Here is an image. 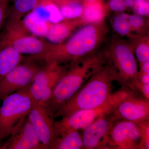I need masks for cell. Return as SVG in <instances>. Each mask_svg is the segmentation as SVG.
I'll return each instance as SVG.
<instances>
[{"instance_id": "obj_23", "label": "cell", "mask_w": 149, "mask_h": 149, "mask_svg": "<svg viewBox=\"0 0 149 149\" xmlns=\"http://www.w3.org/2000/svg\"><path fill=\"white\" fill-rule=\"evenodd\" d=\"M112 20V27L117 34L122 37H128L131 34L130 15L125 12L119 13Z\"/></svg>"}, {"instance_id": "obj_4", "label": "cell", "mask_w": 149, "mask_h": 149, "mask_svg": "<svg viewBox=\"0 0 149 149\" xmlns=\"http://www.w3.org/2000/svg\"><path fill=\"white\" fill-rule=\"evenodd\" d=\"M28 86L2 101L0 107V143L11 135L32 109L34 101L29 94Z\"/></svg>"}, {"instance_id": "obj_16", "label": "cell", "mask_w": 149, "mask_h": 149, "mask_svg": "<svg viewBox=\"0 0 149 149\" xmlns=\"http://www.w3.org/2000/svg\"><path fill=\"white\" fill-rule=\"evenodd\" d=\"M108 13L104 1L85 3H83V13L80 18L84 25L100 23L104 21Z\"/></svg>"}, {"instance_id": "obj_33", "label": "cell", "mask_w": 149, "mask_h": 149, "mask_svg": "<svg viewBox=\"0 0 149 149\" xmlns=\"http://www.w3.org/2000/svg\"><path fill=\"white\" fill-rule=\"evenodd\" d=\"M83 3H85L94 2L99 1H104V0H80Z\"/></svg>"}, {"instance_id": "obj_10", "label": "cell", "mask_w": 149, "mask_h": 149, "mask_svg": "<svg viewBox=\"0 0 149 149\" xmlns=\"http://www.w3.org/2000/svg\"><path fill=\"white\" fill-rule=\"evenodd\" d=\"M141 136V123L115 121L109 133L107 149H140Z\"/></svg>"}, {"instance_id": "obj_26", "label": "cell", "mask_w": 149, "mask_h": 149, "mask_svg": "<svg viewBox=\"0 0 149 149\" xmlns=\"http://www.w3.org/2000/svg\"><path fill=\"white\" fill-rule=\"evenodd\" d=\"M133 6L131 9L134 13L149 17V0H132Z\"/></svg>"}, {"instance_id": "obj_28", "label": "cell", "mask_w": 149, "mask_h": 149, "mask_svg": "<svg viewBox=\"0 0 149 149\" xmlns=\"http://www.w3.org/2000/svg\"><path fill=\"white\" fill-rule=\"evenodd\" d=\"M8 1V0H0V34L7 15Z\"/></svg>"}, {"instance_id": "obj_7", "label": "cell", "mask_w": 149, "mask_h": 149, "mask_svg": "<svg viewBox=\"0 0 149 149\" xmlns=\"http://www.w3.org/2000/svg\"><path fill=\"white\" fill-rule=\"evenodd\" d=\"M125 95L124 91L112 95L105 104L96 108L80 110L62 117L61 120L54 121L56 138L70 129L84 130L97 119L112 112L114 107Z\"/></svg>"}, {"instance_id": "obj_11", "label": "cell", "mask_w": 149, "mask_h": 149, "mask_svg": "<svg viewBox=\"0 0 149 149\" xmlns=\"http://www.w3.org/2000/svg\"><path fill=\"white\" fill-rule=\"evenodd\" d=\"M115 120L140 123L149 120V101L128 92L116 103L112 112Z\"/></svg>"}, {"instance_id": "obj_20", "label": "cell", "mask_w": 149, "mask_h": 149, "mask_svg": "<svg viewBox=\"0 0 149 149\" xmlns=\"http://www.w3.org/2000/svg\"><path fill=\"white\" fill-rule=\"evenodd\" d=\"M22 23L28 32L41 37H46L52 24L43 20L32 11L25 15Z\"/></svg>"}, {"instance_id": "obj_27", "label": "cell", "mask_w": 149, "mask_h": 149, "mask_svg": "<svg viewBox=\"0 0 149 149\" xmlns=\"http://www.w3.org/2000/svg\"><path fill=\"white\" fill-rule=\"evenodd\" d=\"M141 123L142 128V136L140 149H149V122L146 120Z\"/></svg>"}, {"instance_id": "obj_35", "label": "cell", "mask_w": 149, "mask_h": 149, "mask_svg": "<svg viewBox=\"0 0 149 149\" xmlns=\"http://www.w3.org/2000/svg\"><path fill=\"white\" fill-rule=\"evenodd\" d=\"M8 1H9V0H8Z\"/></svg>"}, {"instance_id": "obj_6", "label": "cell", "mask_w": 149, "mask_h": 149, "mask_svg": "<svg viewBox=\"0 0 149 149\" xmlns=\"http://www.w3.org/2000/svg\"><path fill=\"white\" fill-rule=\"evenodd\" d=\"M5 24V29L0 34V49L10 46L21 54L38 55L45 53L52 45L49 42L27 35L22 22Z\"/></svg>"}, {"instance_id": "obj_22", "label": "cell", "mask_w": 149, "mask_h": 149, "mask_svg": "<svg viewBox=\"0 0 149 149\" xmlns=\"http://www.w3.org/2000/svg\"><path fill=\"white\" fill-rule=\"evenodd\" d=\"M58 6L64 19L80 18L83 13V4L80 0H66Z\"/></svg>"}, {"instance_id": "obj_34", "label": "cell", "mask_w": 149, "mask_h": 149, "mask_svg": "<svg viewBox=\"0 0 149 149\" xmlns=\"http://www.w3.org/2000/svg\"><path fill=\"white\" fill-rule=\"evenodd\" d=\"M107 1H110V0H107Z\"/></svg>"}, {"instance_id": "obj_1", "label": "cell", "mask_w": 149, "mask_h": 149, "mask_svg": "<svg viewBox=\"0 0 149 149\" xmlns=\"http://www.w3.org/2000/svg\"><path fill=\"white\" fill-rule=\"evenodd\" d=\"M108 33L105 20L85 24L65 42L52 44L45 53L31 56L45 64H74L95 53L106 40Z\"/></svg>"}, {"instance_id": "obj_2", "label": "cell", "mask_w": 149, "mask_h": 149, "mask_svg": "<svg viewBox=\"0 0 149 149\" xmlns=\"http://www.w3.org/2000/svg\"><path fill=\"white\" fill-rule=\"evenodd\" d=\"M116 72L107 61L93 73L81 88L59 109L54 118L64 117L80 110L96 108L110 99Z\"/></svg>"}, {"instance_id": "obj_12", "label": "cell", "mask_w": 149, "mask_h": 149, "mask_svg": "<svg viewBox=\"0 0 149 149\" xmlns=\"http://www.w3.org/2000/svg\"><path fill=\"white\" fill-rule=\"evenodd\" d=\"M27 117L39 138L41 149H49L56 138L53 118L45 107L34 101Z\"/></svg>"}, {"instance_id": "obj_3", "label": "cell", "mask_w": 149, "mask_h": 149, "mask_svg": "<svg viewBox=\"0 0 149 149\" xmlns=\"http://www.w3.org/2000/svg\"><path fill=\"white\" fill-rule=\"evenodd\" d=\"M107 62L105 52H95L70 65L56 85L50 98L42 104L46 107L51 116L54 118L59 109Z\"/></svg>"}, {"instance_id": "obj_24", "label": "cell", "mask_w": 149, "mask_h": 149, "mask_svg": "<svg viewBox=\"0 0 149 149\" xmlns=\"http://www.w3.org/2000/svg\"><path fill=\"white\" fill-rule=\"evenodd\" d=\"M148 17L134 13L130 15L129 21L131 33L144 35L149 34Z\"/></svg>"}, {"instance_id": "obj_30", "label": "cell", "mask_w": 149, "mask_h": 149, "mask_svg": "<svg viewBox=\"0 0 149 149\" xmlns=\"http://www.w3.org/2000/svg\"><path fill=\"white\" fill-rule=\"evenodd\" d=\"M138 80L143 84H149V74L139 72Z\"/></svg>"}, {"instance_id": "obj_9", "label": "cell", "mask_w": 149, "mask_h": 149, "mask_svg": "<svg viewBox=\"0 0 149 149\" xmlns=\"http://www.w3.org/2000/svg\"><path fill=\"white\" fill-rule=\"evenodd\" d=\"M41 61L29 56L22 64H19L0 80V101L7 96L27 87L34 77L45 65Z\"/></svg>"}, {"instance_id": "obj_21", "label": "cell", "mask_w": 149, "mask_h": 149, "mask_svg": "<svg viewBox=\"0 0 149 149\" xmlns=\"http://www.w3.org/2000/svg\"><path fill=\"white\" fill-rule=\"evenodd\" d=\"M12 9L8 11L6 22L20 21L25 14L30 12L37 6L38 0H14Z\"/></svg>"}, {"instance_id": "obj_15", "label": "cell", "mask_w": 149, "mask_h": 149, "mask_svg": "<svg viewBox=\"0 0 149 149\" xmlns=\"http://www.w3.org/2000/svg\"><path fill=\"white\" fill-rule=\"evenodd\" d=\"M84 25L80 18L64 19L51 24L46 37L52 44H59L64 42L77 27Z\"/></svg>"}, {"instance_id": "obj_29", "label": "cell", "mask_w": 149, "mask_h": 149, "mask_svg": "<svg viewBox=\"0 0 149 149\" xmlns=\"http://www.w3.org/2000/svg\"><path fill=\"white\" fill-rule=\"evenodd\" d=\"M134 88L138 89L143 94L145 98L149 100V84H143L138 79L134 83Z\"/></svg>"}, {"instance_id": "obj_13", "label": "cell", "mask_w": 149, "mask_h": 149, "mask_svg": "<svg viewBox=\"0 0 149 149\" xmlns=\"http://www.w3.org/2000/svg\"><path fill=\"white\" fill-rule=\"evenodd\" d=\"M115 121L112 112L104 115L84 129L83 149H107L109 133Z\"/></svg>"}, {"instance_id": "obj_5", "label": "cell", "mask_w": 149, "mask_h": 149, "mask_svg": "<svg viewBox=\"0 0 149 149\" xmlns=\"http://www.w3.org/2000/svg\"><path fill=\"white\" fill-rule=\"evenodd\" d=\"M105 53L107 61L116 72V81L124 87L134 88L139 71L133 48L129 42L115 40Z\"/></svg>"}, {"instance_id": "obj_32", "label": "cell", "mask_w": 149, "mask_h": 149, "mask_svg": "<svg viewBox=\"0 0 149 149\" xmlns=\"http://www.w3.org/2000/svg\"><path fill=\"white\" fill-rule=\"evenodd\" d=\"M49 1L54 3L57 5L58 6L60 4L62 3H63V2L66 1V0H49Z\"/></svg>"}, {"instance_id": "obj_17", "label": "cell", "mask_w": 149, "mask_h": 149, "mask_svg": "<svg viewBox=\"0 0 149 149\" xmlns=\"http://www.w3.org/2000/svg\"><path fill=\"white\" fill-rule=\"evenodd\" d=\"M22 56L12 47L7 46L0 49V80L20 64Z\"/></svg>"}, {"instance_id": "obj_19", "label": "cell", "mask_w": 149, "mask_h": 149, "mask_svg": "<svg viewBox=\"0 0 149 149\" xmlns=\"http://www.w3.org/2000/svg\"><path fill=\"white\" fill-rule=\"evenodd\" d=\"M140 64L149 61V35L131 33L128 37Z\"/></svg>"}, {"instance_id": "obj_8", "label": "cell", "mask_w": 149, "mask_h": 149, "mask_svg": "<svg viewBox=\"0 0 149 149\" xmlns=\"http://www.w3.org/2000/svg\"><path fill=\"white\" fill-rule=\"evenodd\" d=\"M70 65L49 63L40 70L28 86L29 93L33 101L41 104L46 102Z\"/></svg>"}, {"instance_id": "obj_25", "label": "cell", "mask_w": 149, "mask_h": 149, "mask_svg": "<svg viewBox=\"0 0 149 149\" xmlns=\"http://www.w3.org/2000/svg\"><path fill=\"white\" fill-rule=\"evenodd\" d=\"M108 12L111 11L119 13L124 12L128 8L132 9L133 6L132 0H110L105 3Z\"/></svg>"}, {"instance_id": "obj_31", "label": "cell", "mask_w": 149, "mask_h": 149, "mask_svg": "<svg viewBox=\"0 0 149 149\" xmlns=\"http://www.w3.org/2000/svg\"><path fill=\"white\" fill-rule=\"evenodd\" d=\"M140 70L139 72L149 74V61L140 64Z\"/></svg>"}, {"instance_id": "obj_18", "label": "cell", "mask_w": 149, "mask_h": 149, "mask_svg": "<svg viewBox=\"0 0 149 149\" xmlns=\"http://www.w3.org/2000/svg\"><path fill=\"white\" fill-rule=\"evenodd\" d=\"M83 149L82 137L78 130L70 129L56 138L49 149Z\"/></svg>"}, {"instance_id": "obj_14", "label": "cell", "mask_w": 149, "mask_h": 149, "mask_svg": "<svg viewBox=\"0 0 149 149\" xmlns=\"http://www.w3.org/2000/svg\"><path fill=\"white\" fill-rule=\"evenodd\" d=\"M0 149H41L39 138L27 116L1 145Z\"/></svg>"}]
</instances>
